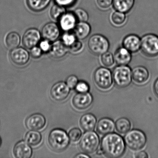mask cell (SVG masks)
<instances>
[{
    "mask_svg": "<svg viewBox=\"0 0 158 158\" xmlns=\"http://www.w3.org/2000/svg\"><path fill=\"white\" fill-rule=\"evenodd\" d=\"M135 0H113V5L116 11L127 13L133 8Z\"/></svg>",
    "mask_w": 158,
    "mask_h": 158,
    "instance_id": "cell-24",
    "label": "cell"
},
{
    "mask_svg": "<svg viewBox=\"0 0 158 158\" xmlns=\"http://www.w3.org/2000/svg\"><path fill=\"white\" fill-rule=\"evenodd\" d=\"M40 32L35 28H30L25 33L23 38V43L25 48L32 49L39 43L40 40Z\"/></svg>",
    "mask_w": 158,
    "mask_h": 158,
    "instance_id": "cell-11",
    "label": "cell"
},
{
    "mask_svg": "<svg viewBox=\"0 0 158 158\" xmlns=\"http://www.w3.org/2000/svg\"><path fill=\"white\" fill-rule=\"evenodd\" d=\"M126 19V16L125 13L118 11L114 12L111 17L113 23L116 26H121L125 22Z\"/></svg>",
    "mask_w": 158,
    "mask_h": 158,
    "instance_id": "cell-30",
    "label": "cell"
},
{
    "mask_svg": "<svg viewBox=\"0 0 158 158\" xmlns=\"http://www.w3.org/2000/svg\"><path fill=\"white\" fill-rule=\"evenodd\" d=\"M82 133L80 129L78 128H73L69 131L68 136L70 140L72 142H77L81 139Z\"/></svg>",
    "mask_w": 158,
    "mask_h": 158,
    "instance_id": "cell-34",
    "label": "cell"
},
{
    "mask_svg": "<svg viewBox=\"0 0 158 158\" xmlns=\"http://www.w3.org/2000/svg\"><path fill=\"white\" fill-rule=\"evenodd\" d=\"M113 79L116 86L124 88L128 86L132 82V71L127 65H118L114 69Z\"/></svg>",
    "mask_w": 158,
    "mask_h": 158,
    "instance_id": "cell-4",
    "label": "cell"
},
{
    "mask_svg": "<svg viewBox=\"0 0 158 158\" xmlns=\"http://www.w3.org/2000/svg\"><path fill=\"white\" fill-rule=\"evenodd\" d=\"M52 45L50 43V41L47 40H44L40 42V48L41 49L42 52H49L51 48Z\"/></svg>",
    "mask_w": 158,
    "mask_h": 158,
    "instance_id": "cell-39",
    "label": "cell"
},
{
    "mask_svg": "<svg viewBox=\"0 0 158 158\" xmlns=\"http://www.w3.org/2000/svg\"><path fill=\"white\" fill-rule=\"evenodd\" d=\"M153 90L155 95L158 97V78L156 79L153 85Z\"/></svg>",
    "mask_w": 158,
    "mask_h": 158,
    "instance_id": "cell-43",
    "label": "cell"
},
{
    "mask_svg": "<svg viewBox=\"0 0 158 158\" xmlns=\"http://www.w3.org/2000/svg\"><path fill=\"white\" fill-rule=\"evenodd\" d=\"M114 57V62L118 65H127L132 60L131 52L123 47L116 50Z\"/></svg>",
    "mask_w": 158,
    "mask_h": 158,
    "instance_id": "cell-19",
    "label": "cell"
},
{
    "mask_svg": "<svg viewBox=\"0 0 158 158\" xmlns=\"http://www.w3.org/2000/svg\"><path fill=\"white\" fill-rule=\"evenodd\" d=\"M115 127L118 133L125 134L131 129V123L127 118L122 117L118 119L115 122Z\"/></svg>",
    "mask_w": 158,
    "mask_h": 158,
    "instance_id": "cell-26",
    "label": "cell"
},
{
    "mask_svg": "<svg viewBox=\"0 0 158 158\" xmlns=\"http://www.w3.org/2000/svg\"><path fill=\"white\" fill-rule=\"evenodd\" d=\"M90 51L96 55H102L109 50L110 43L108 40L102 35L96 34L91 36L88 41Z\"/></svg>",
    "mask_w": 158,
    "mask_h": 158,
    "instance_id": "cell-6",
    "label": "cell"
},
{
    "mask_svg": "<svg viewBox=\"0 0 158 158\" xmlns=\"http://www.w3.org/2000/svg\"><path fill=\"white\" fill-rule=\"evenodd\" d=\"M98 6L102 9H108L113 4V0H97Z\"/></svg>",
    "mask_w": 158,
    "mask_h": 158,
    "instance_id": "cell-38",
    "label": "cell"
},
{
    "mask_svg": "<svg viewBox=\"0 0 158 158\" xmlns=\"http://www.w3.org/2000/svg\"><path fill=\"white\" fill-rule=\"evenodd\" d=\"M5 41L8 48L13 49L17 48L20 45L21 38L18 33L11 32L8 34L6 37Z\"/></svg>",
    "mask_w": 158,
    "mask_h": 158,
    "instance_id": "cell-28",
    "label": "cell"
},
{
    "mask_svg": "<svg viewBox=\"0 0 158 158\" xmlns=\"http://www.w3.org/2000/svg\"><path fill=\"white\" fill-rule=\"evenodd\" d=\"M126 145L132 150L139 151L142 149L146 145L147 136L145 133L137 129L128 131L124 138Z\"/></svg>",
    "mask_w": 158,
    "mask_h": 158,
    "instance_id": "cell-3",
    "label": "cell"
},
{
    "mask_svg": "<svg viewBox=\"0 0 158 158\" xmlns=\"http://www.w3.org/2000/svg\"><path fill=\"white\" fill-rule=\"evenodd\" d=\"M77 19L74 14L65 13L59 20L60 27L63 31L70 32L73 30L77 25Z\"/></svg>",
    "mask_w": 158,
    "mask_h": 158,
    "instance_id": "cell-16",
    "label": "cell"
},
{
    "mask_svg": "<svg viewBox=\"0 0 158 158\" xmlns=\"http://www.w3.org/2000/svg\"><path fill=\"white\" fill-rule=\"evenodd\" d=\"M1 143H2L1 139V138H0V146H1Z\"/></svg>",
    "mask_w": 158,
    "mask_h": 158,
    "instance_id": "cell-45",
    "label": "cell"
},
{
    "mask_svg": "<svg viewBox=\"0 0 158 158\" xmlns=\"http://www.w3.org/2000/svg\"><path fill=\"white\" fill-rule=\"evenodd\" d=\"M101 60L102 64L106 67H111L114 63V55L108 52L102 55Z\"/></svg>",
    "mask_w": 158,
    "mask_h": 158,
    "instance_id": "cell-31",
    "label": "cell"
},
{
    "mask_svg": "<svg viewBox=\"0 0 158 158\" xmlns=\"http://www.w3.org/2000/svg\"><path fill=\"white\" fill-rule=\"evenodd\" d=\"M123 47L131 53H135L140 49L141 39L135 35H129L123 40Z\"/></svg>",
    "mask_w": 158,
    "mask_h": 158,
    "instance_id": "cell-15",
    "label": "cell"
},
{
    "mask_svg": "<svg viewBox=\"0 0 158 158\" xmlns=\"http://www.w3.org/2000/svg\"><path fill=\"white\" fill-rule=\"evenodd\" d=\"M50 2L51 0H27L29 9L35 12H40L45 10Z\"/></svg>",
    "mask_w": 158,
    "mask_h": 158,
    "instance_id": "cell-25",
    "label": "cell"
},
{
    "mask_svg": "<svg viewBox=\"0 0 158 158\" xmlns=\"http://www.w3.org/2000/svg\"><path fill=\"white\" fill-rule=\"evenodd\" d=\"M135 157L137 158H148V155L145 151H140L135 153Z\"/></svg>",
    "mask_w": 158,
    "mask_h": 158,
    "instance_id": "cell-42",
    "label": "cell"
},
{
    "mask_svg": "<svg viewBox=\"0 0 158 158\" xmlns=\"http://www.w3.org/2000/svg\"><path fill=\"white\" fill-rule=\"evenodd\" d=\"M140 49L147 57H156L158 55V36L152 34H147L141 39Z\"/></svg>",
    "mask_w": 158,
    "mask_h": 158,
    "instance_id": "cell-7",
    "label": "cell"
},
{
    "mask_svg": "<svg viewBox=\"0 0 158 158\" xmlns=\"http://www.w3.org/2000/svg\"><path fill=\"white\" fill-rule=\"evenodd\" d=\"M69 50L68 48L61 40L54 42L52 45L49 52L51 55L56 59L64 57Z\"/></svg>",
    "mask_w": 158,
    "mask_h": 158,
    "instance_id": "cell-22",
    "label": "cell"
},
{
    "mask_svg": "<svg viewBox=\"0 0 158 158\" xmlns=\"http://www.w3.org/2000/svg\"><path fill=\"white\" fill-rule=\"evenodd\" d=\"M70 92V88L66 83L62 81L54 84L51 89L52 97L58 101H62L67 98Z\"/></svg>",
    "mask_w": 158,
    "mask_h": 158,
    "instance_id": "cell-10",
    "label": "cell"
},
{
    "mask_svg": "<svg viewBox=\"0 0 158 158\" xmlns=\"http://www.w3.org/2000/svg\"><path fill=\"white\" fill-rule=\"evenodd\" d=\"M42 51L41 50L40 48L39 47H35L31 49L30 53L31 56L35 59H38L40 58L42 54Z\"/></svg>",
    "mask_w": 158,
    "mask_h": 158,
    "instance_id": "cell-41",
    "label": "cell"
},
{
    "mask_svg": "<svg viewBox=\"0 0 158 158\" xmlns=\"http://www.w3.org/2000/svg\"><path fill=\"white\" fill-rule=\"evenodd\" d=\"M75 158H90V156L88 154H86V153H79V154H77L76 156H75Z\"/></svg>",
    "mask_w": 158,
    "mask_h": 158,
    "instance_id": "cell-44",
    "label": "cell"
},
{
    "mask_svg": "<svg viewBox=\"0 0 158 158\" xmlns=\"http://www.w3.org/2000/svg\"><path fill=\"white\" fill-rule=\"evenodd\" d=\"M97 119L91 113L84 114L80 119V125L85 131H93L97 126Z\"/></svg>",
    "mask_w": 158,
    "mask_h": 158,
    "instance_id": "cell-21",
    "label": "cell"
},
{
    "mask_svg": "<svg viewBox=\"0 0 158 158\" xmlns=\"http://www.w3.org/2000/svg\"><path fill=\"white\" fill-rule=\"evenodd\" d=\"M60 28L55 23H50L45 25L41 30L43 38L49 41H55L60 36Z\"/></svg>",
    "mask_w": 158,
    "mask_h": 158,
    "instance_id": "cell-13",
    "label": "cell"
},
{
    "mask_svg": "<svg viewBox=\"0 0 158 158\" xmlns=\"http://www.w3.org/2000/svg\"><path fill=\"white\" fill-rule=\"evenodd\" d=\"M74 14L79 22H87L89 19V16L86 11L82 8L77 9Z\"/></svg>",
    "mask_w": 158,
    "mask_h": 158,
    "instance_id": "cell-32",
    "label": "cell"
},
{
    "mask_svg": "<svg viewBox=\"0 0 158 158\" xmlns=\"http://www.w3.org/2000/svg\"><path fill=\"white\" fill-rule=\"evenodd\" d=\"M41 134L37 130H31L26 134L25 141L30 146H36L40 144L41 141Z\"/></svg>",
    "mask_w": 158,
    "mask_h": 158,
    "instance_id": "cell-27",
    "label": "cell"
},
{
    "mask_svg": "<svg viewBox=\"0 0 158 158\" xmlns=\"http://www.w3.org/2000/svg\"><path fill=\"white\" fill-rule=\"evenodd\" d=\"M93 101V98L89 92L77 93L73 99V104L77 110H85L89 108Z\"/></svg>",
    "mask_w": 158,
    "mask_h": 158,
    "instance_id": "cell-9",
    "label": "cell"
},
{
    "mask_svg": "<svg viewBox=\"0 0 158 158\" xmlns=\"http://www.w3.org/2000/svg\"><path fill=\"white\" fill-rule=\"evenodd\" d=\"M64 7L56 4L53 5L50 11L51 17L54 20H59L60 18L65 13Z\"/></svg>",
    "mask_w": 158,
    "mask_h": 158,
    "instance_id": "cell-29",
    "label": "cell"
},
{
    "mask_svg": "<svg viewBox=\"0 0 158 158\" xmlns=\"http://www.w3.org/2000/svg\"><path fill=\"white\" fill-rule=\"evenodd\" d=\"M76 39V36L74 33L66 32L63 35L62 41L68 48H69L77 40Z\"/></svg>",
    "mask_w": 158,
    "mask_h": 158,
    "instance_id": "cell-33",
    "label": "cell"
},
{
    "mask_svg": "<svg viewBox=\"0 0 158 158\" xmlns=\"http://www.w3.org/2000/svg\"><path fill=\"white\" fill-rule=\"evenodd\" d=\"M83 44L79 40H76L71 46L68 48V50L73 53H77L83 49Z\"/></svg>",
    "mask_w": 158,
    "mask_h": 158,
    "instance_id": "cell-36",
    "label": "cell"
},
{
    "mask_svg": "<svg viewBox=\"0 0 158 158\" xmlns=\"http://www.w3.org/2000/svg\"><path fill=\"white\" fill-rule=\"evenodd\" d=\"M149 77V73L144 66H138L132 71V79L137 84H143L148 81Z\"/></svg>",
    "mask_w": 158,
    "mask_h": 158,
    "instance_id": "cell-20",
    "label": "cell"
},
{
    "mask_svg": "<svg viewBox=\"0 0 158 158\" xmlns=\"http://www.w3.org/2000/svg\"><path fill=\"white\" fill-rule=\"evenodd\" d=\"M100 145V139L96 132L86 131L79 142L80 148L87 153L91 154L97 151Z\"/></svg>",
    "mask_w": 158,
    "mask_h": 158,
    "instance_id": "cell-5",
    "label": "cell"
},
{
    "mask_svg": "<svg viewBox=\"0 0 158 158\" xmlns=\"http://www.w3.org/2000/svg\"><path fill=\"white\" fill-rule=\"evenodd\" d=\"M15 156L17 158H29L32 155V150L26 141H19L16 143L13 150Z\"/></svg>",
    "mask_w": 158,
    "mask_h": 158,
    "instance_id": "cell-17",
    "label": "cell"
},
{
    "mask_svg": "<svg viewBox=\"0 0 158 158\" xmlns=\"http://www.w3.org/2000/svg\"><path fill=\"white\" fill-rule=\"evenodd\" d=\"M115 128L114 122L112 119L108 117L102 118L97 124V132L102 135L113 133Z\"/></svg>",
    "mask_w": 158,
    "mask_h": 158,
    "instance_id": "cell-18",
    "label": "cell"
},
{
    "mask_svg": "<svg viewBox=\"0 0 158 158\" xmlns=\"http://www.w3.org/2000/svg\"><path fill=\"white\" fill-rule=\"evenodd\" d=\"M74 30V34L77 38L84 40L86 38L91 32L90 25L87 22H79L77 24Z\"/></svg>",
    "mask_w": 158,
    "mask_h": 158,
    "instance_id": "cell-23",
    "label": "cell"
},
{
    "mask_svg": "<svg viewBox=\"0 0 158 158\" xmlns=\"http://www.w3.org/2000/svg\"><path fill=\"white\" fill-rule=\"evenodd\" d=\"M77 77L75 75H71L67 77L66 80V84L70 89H74L78 82Z\"/></svg>",
    "mask_w": 158,
    "mask_h": 158,
    "instance_id": "cell-37",
    "label": "cell"
},
{
    "mask_svg": "<svg viewBox=\"0 0 158 158\" xmlns=\"http://www.w3.org/2000/svg\"><path fill=\"white\" fill-rule=\"evenodd\" d=\"M46 124L45 117L40 114H35L30 115L26 121L27 127L31 130L42 129Z\"/></svg>",
    "mask_w": 158,
    "mask_h": 158,
    "instance_id": "cell-14",
    "label": "cell"
},
{
    "mask_svg": "<svg viewBox=\"0 0 158 158\" xmlns=\"http://www.w3.org/2000/svg\"><path fill=\"white\" fill-rule=\"evenodd\" d=\"M10 59L13 63L17 65H24L27 63L29 60L28 52L22 48L13 49L10 54Z\"/></svg>",
    "mask_w": 158,
    "mask_h": 158,
    "instance_id": "cell-12",
    "label": "cell"
},
{
    "mask_svg": "<svg viewBox=\"0 0 158 158\" xmlns=\"http://www.w3.org/2000/svg\"><path fill=\"white\" fill-rule=\"evenodd\" d=\"M126 146L123 137L113 132L104 135L101 142L102 153L109 158L122 157L125 152Z\"/></svg>",
    "mask_w": 158,
    "mask_h": 158,
    "instance_id": "cell-1",
    "label": "cell"
},
{
    "mask_svg": "<svg viewBox=\"0 0 158 158\" xmlns=\"http://www.w3.org/2000/svg\"><path fill=\"white\" fill-rule=\"evenodd\" d=\"M77 0H55L57 4L63 7H70L73 5Z\"/></svg>",
    "mask_w": 158,
    "mask_h": 158,
    "instance_id": "cell-40",
    "label": "cell"
},
{
    "mask_svg": "<svg viewBox=\"0 0 158 158\" xmlns=\"http://www.w3.org/2000/svg\"><path fill=\"white\" fill-rule=\"evenodd\" d=\"M90 87L88 83L85 81H78L75 87V89L78 93H86L89 91Z\"/></svg>",
    "mask_w": 158,
    "mask_h": 158,
    "instance_id": "cell-35",
    "label": "cell"
},
{
    "mask_svg": "<svg viewBox=\"0 0 158 158\" xmlns=\"http://www.w3.org/2000/svg\"><path fill=\"white\" fill-rule=\"evenodd\" d=\"M70 141L69 136L66 132L60 128L52 130L48 138L49 146L56 152H61L66 149Z\"/></svg>",
    "mask_w": 158,
    "mask_h": 158,
    "instance_id": "cell-2",
    "label": "cell"
},
{
    "mask_svg": "<svg viewBox=\"0 0 158 158\" xmlns=\"http://www.w3.org/2000/svg\"><path fill=\"white\" fill-rule=\"evenodd\" d=\"M94 82L101 89L107 90L112 85V73L108 68L101 67L94 72Z\"/></svg>",
    "mask_w": 158,
    "mask_h": 158,
    "instance_id": "cell-8",
    "label": "cell"
}]
</instances>
